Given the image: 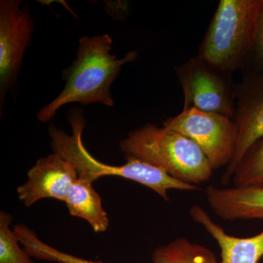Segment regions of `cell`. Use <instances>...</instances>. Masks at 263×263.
Returning <instances> with one entry per match:
<instances>
[{
	"label": "cell",
	"instance_id": "8",
	"mask_svg": "<svg viewBox=\"0 0 263 263\" xmlns=\"http://www.w3.org/2000/svg\"><path fill=\"white\" fill-rule=\"evenodd\" d=\"M235 107L233 120L238 130L233 160L221 181L228 185L240 161L256 142L263 138V71L249 72L235 84Z\"/></svg>",
	"mask_w": 263,
	"mask_h": 263
},
{
	"label": "cell",
	"instance_id": "17",
	"mask_svg": "<svg viewBox=\"0 0 263 263\" xmlns=\"http://www.w3.org/2000/svg\"><path fill=\"white\" fill-rule=\"evenodd\" d=\"M252 60L257 67V71H263V6L257 23Z\"/></svg>",
	"mask_w": 263,
	"mask_h": 263
},
{
	"label": "cell",
	"instance_id": "13",
	"mask_svg": "<svg viewBox=\"0 0 263 263\" xmlns=\"http://www.w3.org/2000/svg\"><path fill=\"white\" fill-rule=\"evenodd\" d=\"M152 261L153 263H219L210 249L185 238H177L155 249Z\"/></svg>",
	"mask_w": 263,
	"mask_h": 263
},
{
	"label": "cell",
	"instance_id": "2",
	"mask_svg": "<svg viewBox=\"0 0 263 263\" xmlns=\"http://www.w3.org/2000/svg\"><path fill=\"white\" fill-rule=\"evenodd\" d=\"M69 122L72 128V135L67 134L54 125L48 128V133L55 153L70 162L81 179L93 183L102 176H119L151 189L167 202L170 200V190H200L197 185L179 181L162 170L136 159H128L127 163L119 166L109 165L97 160L90 155L83 143L82 133L86 121L80 110H73L69 116Z\"/></svg>",
	"mask_w": 263,
	"mask_h": 263
},
{
	"label": "cell",
	"instance_id": "12",
	"mask_svg": "<svg viewBox=\"0 0 263 263\" xmlns=\"http://www.w3.org/2000/svg\"><path fill=\"white\" fill-rule=\"evenodd\" d=\"M65 202L71 215L87 221L97 233L108 229V214L91 181L78 177L71 186Z\"/></svg>",
	"mask_w": 263,
	"mask_h": 263
},
{
	"label": "cell",
	"instance_id": "1",
	"mask_svg": "<svg viewBox=\"0 0 263 263\" xmlns=\"http://www.w3.org/2000/svg\"><path fill=\"white\" fill-rule=\"evenodd\" d=\"M112 44V38L107 34L79 39L76 58L63 72L65 88L38 112L40 122H50L67 104L100 103L114 106L111 85L120 75L122 66L136 60L138 51H131L123 58H117L110 53Z\"/></svg>",
	"mask_w": 263,
	"mask_h": 263
},
{
	"label": "cell",
	"instance_id": "15",
	"mask_svg": "<svg viewBox=\"0 0 263 263\" xmlns=\"http://www.w3.org/2000/svg\"><path fill=\"white\" fill-rule=\"evenodd\" d=\"M232 181L235 187H263V138L247 151Z\"/></svg>",
	"mask_w": 263,
	"mask_h": 263
},
{
	"label": "cell",
	"instance_id": "7",
	"mask_svg": "<svg viewBox=\"0 0 263 263\" xmlns=\"http://www.w3.org/2000/svg\"><path fill=\"white\" fill-rule=\"evenodd\" d=\"M34 22L20 0L0 1V110L7 92L16 82L26 50L32 41Z\"/></svg>",
	"mask_w": 263,
	"mask_h": 263
},
{
	"label": "cell",
	"instance_id": "16",
	"mask_svg": "<svg viewBox=\"0 0 263 263\" xmlns=\"http://www.w3.org/2000/svg\"><path fill=\"white\" fill-rule=\"evenodd\" d=\"M10 214L0 212V263H34L27 252L19 247L14 231L10 229Z\"/></svg>",
	"mask_w": 263,
	"mask_h": 263
},
{
	"label": "cell",
	"instance_id": "9",
	"mask_svg": "<svg viewBox=\"0 0 263 263\" xmlns=\"http://www.w3.org/2000/svg\"><path fill=\"white\" fill-rule=\"evenodd\" d=\"M78 177L74 166L54 152L37 161L28 171L27 181L18 186L17 193L27 207L43 198L65 202Z\"/></svg>",
	"mask_w": 263,
	"mask_h": 263
},
{
	"label": "cell",
	"instance_id": "11",
	"mask_svg": "<svg viewBox=\"0 0 263 263\" xmlns=\"http://www.w3.org/2000/svg\"><path fill=\"white\" fill-rule=\"evenodd\" d=\"M190 216L217 242L221 256L219 263H258L263 257V229L254 236L239 238L228 234L200 205L190 207Z\"/></svg>",
	"mask_w": 263,
	"mask_h": 263
},
{
	"label": "cell",
	"instance_id": "4",
	"mask_svg": "<svg viewBox=\"0 0 263 263\" xmlns=\"http://www.w3.org/2000/svg\"><path fill=\"white\" fill-rule=\"evenodd\" d=\"M263 0H221L197 56L233 73L252 59Z\"/></svg>",
	"mask_w": 263,
	"mask_h": 263
},
{
	"label": "cell",
	"instance_id": "3",
	"mask_svg": "<svg viewBox=\"0 0 263 263\" xmlns=\"http://www.w3.org/2000/svg\"><path fill=\"white\" fill-rule=\"evenodd\" d=\"M126 160L136 159L184 183L199 185L214 172L203 152L179 132L148 124L130 132L119 143Z\"/></svg>",
	"mask_w": 263,
	"mask_h": 263
},
{
	"label": "cell",
	"instance_id": "10",
	"mask_svg": "<svg viewBox=\"0 0 263 263\" xmlns=\"http://www.w3.org/2000/svg\"><path fill=\"white\" fill-rule=\"evenodd\" d=\"M205 197L213 212L227 221H263V187L207 186Z\"/></svg>",
	"mask_w": 263,
	"mask_h": 263
},
{
	"label": "cell",
	"instance_id": "5",
	"mask_svg": "<svg viewBox=\"0 0 263 263\" xmlns=\"http://www.w3.org/2000/svg\"><path fill=\"white\" fill-rule=\"evenodd\" d=\"M183 95V110L197 109L233 119L235 85L233 73L224 72L199 56L191 57L176 67Z\"/></svg>",
	"mask_w": 263,
	"mask_h": 263
},
{
	"label": "cell",
	"instance_id": "14",
	"mask_svg": "<svg viewBox=\"0 0 263 263\" xmlns=\"http://www.w3.org/2000/svg\"><path fill=\"white\" fill-rule=\"evenodd\" d=\"M13 231L29 257L59 263H103L80 258L53 248L51 246L43 243L34 231L23 224L13 227Z\"/></svg>",
	"mask_w": 263,
	"mask_h": 263
},
{
	"label": "cell",
	"instance_id": "6",
	"mask_svg": "<svg viewBox=\"0 0 263 263\" xmlns=\"http://www.w3.org/2000/svg\"><path fill=\"white\" fill-rule=\"evenodd\" d=\"M163 126L192 140L203 152L214 171L228 167L234 157L238 130L232 118L189 109L166 119Z\"/></svg>",
	"mask_w": 263,
	"mask_h": 263
}]
</instances>
